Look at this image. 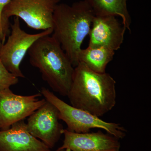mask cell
Listing matches in <instances>:
<instances>
[{
    "mask_svg": "<svg viewBox=\"0 0 151 151\" xmlns=\"http://www.w3.org/2000/svg\"><path fill=\"white\" fill-rule=\"evenodd\" d=\"M18 82V78L7 70L0 59V94Z\"/></svg>",
    "mask_w": 151,
    "mask_h": 151,
    "instance_id": "5bb4252c",
    "label": "cell"
},
{
    "mask_svg": "<svg viewBox=\"0 0 151 151\" xmlns=\"http://www.w3.org/2000/svg\"><path fill=\"white\" fill-rule=\"evenodd\" d=\"M116 83L109 73H97L78 63L67 97L71 106L100 118L116 105Z\"/></svg>",
    "mask_w": 151,
    "mask_h": 151,
    "instance_id": "6da1fadb",
    "label": "cell"
},
{
    "mask_svg": "<svg viewBox=\"0 0 151 151\" xmlns=\"http://www.w3.org/2000/svg\"><path fill=\"white\" fill-rule=\"evenodd\" d=\"M27 53L31 65L38 69L44 81L54 92L67 96L74 67L56 39L52 35L40 37Z\"/></svg>",
    "mask_w": 151,
    "mask_h": 151,
    "instance_id": "3957f363",
    "label": "cell"
},
{
    "mask_svg": "<svg viewBox=\"0 0 151 151\" xmlns=\"http://www.w3.org/2000/svg\"><path fill=\"white\" fill-rule=\"evenodd\" d=\"M11 0H0V16L2 17V13L4 8L9 3Z\"/></svg>",
    "mask_w": 151,
    "mask_h": 151,
    "instance_id": "2e32d148",
    "label": "cell"
},
{
    "mask_svg": "<svg viewBox=\"0 0 151 151\" xmlns=\"http://www.w3.org/2000/svg\"><path fill=\"white\" fill-rule=\"evenodd\" d=\"M40 93L32 95L14 94L10 89L0 94V130H5L14 124L29 117L46 103L45 99L40 100Z\"/></svg>",
    "mask_w": 151,
    "mask_h": 151,
    "instance_id": "52a82bcc",
    "label": "cell"
},
{
    "mask_svg": "<svg viewBox=\"0 0 151 151\" xmlns=\"http://www.w3.org/2000/svg\"><path fill=\"white\" fill-rule=\"evenodd\" d=\"M63 144L58 150L64 151H120L119 139L101 131L77 133L63 129Z\"/></svg>",
    "mask_w": 151,
    "mask_h": 151,
    "instance_id": "9c48e42d",
    "label": "cell"
},
{
    "mask_svg": "<svg viewBox=\"0 0 151 151\" xmlns=\"http://www.w3.org/2000/svg\"><path fill=\"white\" fill-rule=\"evenodd\" d=\"M0 151H51L28 132L24 120L8 129L0 130Z\"/></svg>",
    "mask_w": 151,
    "mask_h": 151,
    "instance_id": "8fae6325",
    "label": "cell"
},
{
    "mask_svg": "<svg viewBox=\"0 0 151 151\" xmlns=\"http://www.w3.org/2000/svg\"><path fill=\"white\" fill-rule=\"evenodd\" d=\"M95 16L85 1L59 3L55 9L52 36L59 42L73 67L78 63L81 45L91 29Z\"/></svg>",
    "mask_w": 151,
    "mask_h": 151,
    "instance_id": "7a4b0ae2",
    "label": "cell"
},
{
    "mask_svg": "<svg viewBox=\"0 0 151 151\" xmlns=\"http://www.w3.org/2000/svg\"><path fill=\"white\" fill-rule=\"evenodd\" d=\"M122 22L114 16H94L89 32L88 47H104L115 51L124 42L127 31Z\"/></svg>",
    "mask_w": 151,
    "mask_h": 151,
    "instance_id": "30bf717a",
    "label": "cell"
},
{
    "mask_svg": "<svg viewBox=\"0 0 151 151\" xmlns=\"http://www.w3.org/2000/svg\"><path fill=\"white\" fill-rule=\"evenodd\" d=\"M40 93L45 99L56 107L60 120L65 122L66 129L77 133L89 132L92 129L105 130L119 139L126 136L127 130L118 123L105 122L99 117L81 109L75 108L58 98L49 89L43 87Z\"/></svg>",
    "mask_w": 151,
    "mask_h": 151,
    "instance_id": "277c9868",
    "label": "cell"
},
{
    "mask_svg": "<svg viewBox=\"0 0 151 151\" xmlns=\"http://www.w3.org/2000/svg\"><path fill=\"white\" fill-rule=\"evenodd\" d=\"M95 16L120 17L127 30L131 32L132 19L127 7V0H84Z\"/></svg>",
    "mask_w": 151,
    "mask_h": 151,
    "instance_id": "7c38bea8",
    "label": "cell"
},
{
    "mask_svg": "<svg viewBox=\"0 0 151 151\" xmlns=\"http://www.w3.org/2000/svg\"><path fill=\"white\" fill-rule=\"evenodd\" d=\"M9 19L0 16V47L4 44L7 36L10 32Z\"/></svg>",
    "mask_w": 151,
    "mask_h": 151,
    "instance_id": "9a60e30c",
    "label": "cell"
},
{
    "mask_svg": "<svg viewBox=\"0 0 151 151\" xmlns=\"http://www.w3.org/2000/svg\"><path fill=\"white\" fill-rule=\"evenodd\" d=\"M19 18L15 17L11 24V34L0 47V59L9 72L17 78H24L20 65L30 47L39 39L52 33V29L37 34L28 33L21 27Z\"/></svg>",
    "mask_w": 151,
    "mask_h": 151,
    "instance_id": "5b68a950",
    "label": "cell"
},
{
    "mask_svg": "<svg viewBox=\"0 0 151 151\" xmlns=\"http://www.w3.org/2000/svg\"><path fill=\"white\" fill-rule=\"evenodd\" d=\"M56 151H64L63 150H56Z\"/></svg>",
    "mask_w": 151,
    "mask_h": 151,
    "instance_id": "e0dca14e",
    "label": "cell"
},
{
    "mask_svg": "<svg viewBox=\"0 0 151 151\" xmlns=\"http://www.w3.org/2000/svg\"><path fill=\"white\" fill-rule=\"evenodd\" d=\"M59 120L57 108L47 101L28 117L27 127L33 136L52 149L63 134L64 129Z\"/></svg>",
    "mask_w": 151,
    "mask_h": 151,
    "instance_id": "ba28073f",
    "label": "cell"
},
{
    "mask_svg": "<svg viewBox=\"0 0 151 151\" xmlns=\"http://www.w3.org/2000/svg\"><path fill=\"white\" fill-rule=\"evenodd\" d=\"M115 52L104 47L81 48L78 55V63H84L94 72L105 73L108 63L113 60Z\"/></svg>",
    "mask_w": 151,
    "mask_h": 151,
    "instance_id": "4fadbf2b",
    "label": "cell"
},
{
    "mask_svg": "<svg viewBox=\"0 0 151 151\" xmlns=\"http://www.w3.org/2000/svg\"><path fill=\"white\" fill-rule=\"evenodd\" d=\"M61 0H11L4 8L2 16L17 17L27 26L36 30L52 29L53 16Z\"/></svg>",
    "mask_w": 151,
    "mask_h": 151,
    "instance_id": "8992f818",
    "label": "cell"
}]
</instances>
